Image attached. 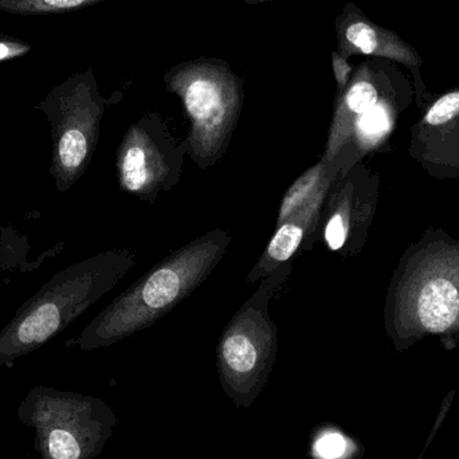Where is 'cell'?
Masks as SVG:
<instances>
[{
  "label": "cell",
  "instance_id": "obj_11",
  "mask_svg": "<svg viewBox=\"0 0 459 459\" xmlns=\"http://www.w3.org/2000/svg\"><path fill=\"white\" fill-rule=\"evenodd\" d=\"M104 0H0V11L19 15L65 13L97 4Z\"/></svg>",
  "mask_w": 459,
  "mask_h": 459
},
{
  "label": "cell",
  "instance_id": "obj_16",
  "mask_svg": "<svg viewBox=\"0 0 459 459\" xmlns=\"http://www.w3.org/2000/svg\"><path fill=\"white\" fill-rule=\"evenodd\" d=\"M21 46H13L10 43L0 42V61L2 59L10 58V56L21 54Z\"/></svg>",
  "mask_w": 459,
  "mask_h": 459
},
{
  "label": "cell",
  "instance_id": "obj_9",
  "mask_svg": "<svg viewBox=\"0 0 459 459\" xmlns=\"http://www.w3.org/2000/svg\"><path fill=\"white\" fill-rule=\"evenodd\" d=\"M361 453L360 444L336 426L324 425L313 431L310 455L315 459H358Z\"/></svg>",
  "mask_w": 459,
  "mask_h": 459
},
{
  "label": "cell",
  "instance_id": "obj_12",
  "mask_svg": "<svg viewBox=\"0 0 459 459\" xmlns=\"http://www.w3.org/2000/svg\"><path fill=\"white\" fill-rule=\"evenodd\" d=\"M390 126V112H388L387 102L383 100L368 112L356 118L352 128L355 129L361 142L375 143L387 134Z\"/></svg>",
  "mask_w": 459,
  "mask_h": 459
},
{
  "label": "cell",
  "instance_id": "obj_10",
  "mask_svg": "<svg viewBox=\"0 0 459 459\" xmlns=\"http://www.w3.org/2000/svg\"><path fill=\"white\" fill-rule=\"evenodd\" d=\"M61 313L53 304H45L35 309L19 326L18 337L23 344L42 342L58 329Z\"/></svg>",
  "mask_w": 459,
  "mask_h": 459
},
{
  "label": "cell",
  "instance_id": "obj_8",
  "mask_svg": "<svg viewBox=\"0 0 459 459\" xmlns=\"http://www.w3.org/2000/svg\"><path fill=\"white\" fill-rule=\"evenodd\" d=\"M459 310L457 288L450 281L439 278L423 288L418 304L420 323L428 331L444 332L455 324Z\"/></svg>",
  "mask_w": 459,
  "mask_h": 459
},
{
  "label": "cell",
  "instance_id": "obj_13",
  "mask_svg": "<svg viewBox=\"0 0 459 459\" xmlns=\"http://www.w3.org/2000/svg\"><path fill=\"white\" fill-rule=\"evenodd\" d=\"M88 153L89 142L85 132L81 129H70L62 136L59 143V159L62 166L67 169H75L82 166Z\"/></svg>",
  "mask_w": 459,
  "mask_h": 459
},
{
  "label": "cell",
  "instance_id": "obj_1",
  "mask_svg": "<svg viewBox=\"0 0 459 459\" xmlns=\"http://www.w3.org/2000/svg\"><path fill=\"white\" fill-rule=\"evenodd\" d=\"M232 235L204 232L148 270L102 316L94 340L110 344L150 328L187 299L222 261Z\"/></svg>",
  "mask_w": 459,
  "mask_h": 459
},
{
  "label": "cell",
  "instance_id": "obj_17",
  "mask_svg": "<svg viewBox=\"0 0 459 459\" xmlns=\"http://www.w3.org/2000/svg\"><path fill=\"white\" fill-rule=\"evenodd\" d=\"M246 4H261V3L272 2V0H242Z\"/></svg>",
  "mask_w": 459,
  "mask_h": 459
},
{
  "label": "cell",
  "instance_id": "obj_5",
  "mask_svg": "<svg viewBox=\"0 0 459 459\" xmlns=\"http://www.w3.org/2000/svg\"><path fill=\"white\" fill-rule=\"evenodd\" d=\"M337 51L350 59L353 56L383 58L406 66L422 83L423 59L420 51L396 31L380 26L368 18L355 3H347L334 21Z\"/></svg>",
  "mask_w": 459,
  "mask_h": 459
},
{
  "label": "cell",
  "instance_id": "obj_2",
  "mask_svg": "<svg viewBox=\"0 0 459 459\" xmlns=\"http://www.w3.org/2000/svg\"><path fill=\"white\" fill-rule=\"evenodd\" d=\"M163 78L188 120V156L198 169H212L228 152L237 129L245 100L242 78L228 62L209 56L175 65Z\"/></svg>",
  "mask_w": 459,
  "mask_h": 459
},
{
  "label": "cell",
  "instance_id": "obj_15",
  "mask_svg": "<svg viewBox=\"0 0 459 459\" xmlns=\"http://www.w3.org/2000/svg\"><path fill=\"white\" fill-rule=\"evenodd\" d=\"M332 69H333L334 78H336L339 94L342 93L345 88H347L348 83H350L355 69H353L352 65L350 64V59L340 56L337 50L332 51Z\"/></svg>",
  "mask_w": 459,
  "mask_h": 459
},
{
  "label": "cell",
  "instance_id": "obj_3",
  "mask_svg": "<svg viewBox=\"0 0 459 459\" xmlns=\"http://www.w3.org/2000/svg\"><path fill=\"white\" fill-rule=\"evenodd\" d=\"M293 262L259 281L221 334L217 367L221 385L238 409H248L264 390L278 351V329L270 316L273 297L293 272Z\"/></svg>",
  "mask_w": 459,
  "mask_h": 459
},
{
  "label": "cell",
  "instance_id": "obj_7",
  "mask_svg": "<svg viewBox=\"0 0 459 459\" xmlns=\"http://www.w3.org/2000/svg\"><path fill=\"white\" fill-rule=\"evenodd\" d=\"M342 159L326 160L320 158V160L305 171L293 185L290 186L278 209L275 228L285 222L291 215L304 209L313 199L326 194L337 179L339 169H342Z\"/></svg>",
  "mask_w": 459,
  "mask_h": 459
},
{
  "label": "cell",
  "instance_id": "obj_14",
  "mask_svg": "<svg viewBox=\"0 0 459 459\" xmlns=\"http://www.w3.org/2000/svg\"><path fill=\"white\" fill-rule=\"evenodd\" d=\"M459 115V89L445 94L434 102L426 115L429 126H438L449 123Z\"/></svg>",
  "mask_w": 459,
  "mask_h": 459
},
{
  "label": "cell",
  "instance_id": "obj_6",
  "mask_svg": "<svg viewBox=\"0 0 459 459\" xmlns=\"http://www.w3.org/2000/svg\"><path fill=\"white\" fill-rule=\"evenodd\" d=\"M326 194H321L309 204L275 228L264 253L248 273L247 283H256L275 272L278 267L293 262L299 254L310 251L321 240V225Z\"/></svg>",
  "mask_w": 459,
  "mask_h": 459
},
{
  "label": "cell",
  "instance_id": "obj_4",
  "mask_svg": "<svg viewBox=\"0 0 459 459\" xmlns=\"http://www.w3.org/2000/svg\"><path fill=\"white\" fill-rule=\"evenodd\" d=\"M186 139H177L159 113L150 112L132 124L118 151V179L124 191L155 204L182 179Z\"/></svg>",
  "mask_w": 459,
  "mask_h": 459
}]
</instances>
